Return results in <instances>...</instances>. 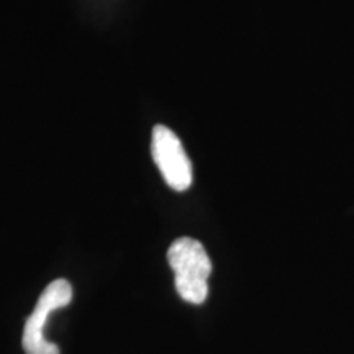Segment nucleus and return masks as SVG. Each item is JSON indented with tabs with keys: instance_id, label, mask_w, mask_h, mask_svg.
Masks as SVG:
<instances>
[{
	"instance_id": "nucleus-1",
	"label": "nucleus",
	"mask_w": 354,
	"mask_h": 354,
	"mask_svg": "<svg viewBox=\"0 0 354 354\" xmlns=\"http://www.w3.org/2000/svg\"><path fill=\"white\" fill-rule=\"evenodd\" d=\"M167 261L174 271L177 294L185 302L201 305L209 297V277L212 261L201 241L183 236L172 243Z\"/></svg>"
},
{
	"instance_id": "nucleus-2",
	"label": "nucleus",
	"mask_w": 354,
	"mask_h": 354,
	"mask_svg": "<svg viewBox=\"0 0 354 354\" xmlns=\"http://www.w3.org/2000/svg\"><path fill=\"white\" fill-rule=\"evenodd\" d=\"M71 300H73V287L64 279L53 281L43 290L37 307L25 323L24 348L26 354H59V348L55 343L48 342L44 336V326L51 313L57 308L66 307Z\"/></svg>"
},
{
	"instance_id": "nucleus-3",
	"label": "nucleus",
	"mask_w": 354,
	"mask_h": 354,
	"mask_svg": "<svg viewBox=\"0 0 354 354\" xmlns=\"http://www.w3.org/2000/svg\"><path fill=\"white\" fill-rule=\"evenodd\" d=\"M151 153L162 179L171 189L184 192L192 185V162L185 153L183 141L171 128L154 127Z\"/></svg>"
}]
</instances>
